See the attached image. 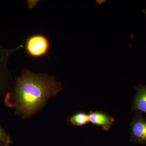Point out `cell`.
Wrapping results in <instances>:
<instances>
[{
	"label": "cell",
	"instance_id": "6da1fadb",
	"mask_svg": "<svg viewBox=\"0 0 146 146\" xmlns=\"http://www.w3.org/2000/svg\"><path fill=\"white\" fill-rule=\"evenodd\" d=\"M62 90L54 77L24 70L16 79L13 89L6 94L5 103L14 108L15 115L27 119L35 115L48 100Z\"/></svg>",
	"mask_w": 146,
	"mask_h": 146
},
{
	"label": "cell",
	"instance_id": "7a4b0ae2",
	"mask_svg": "<svg viewBox=\"0 0 146 146\" xmlns=\"http://www.w3.org/2000/svg\"><path fill=\"white\" fill-rule=\"evenodd\" d=\"M23 48V46L21 45L9 49L0 45V98L13 89L15 84L8 68L9 57L13 53Z\"/></svg>",
	"mask_w": 146,
	"mask_h": 146
},
{
	"label": "cell",
	"instance_id": "3957f363",
	"mask_svg": "<svg viewBox=\"0 0 146 146\" xmlns=\"http://www.w3.org/2000/svg\"><path fill=\"white\" fill-rule=\"evenodd\" d=\"M24 47L29 56L38 59L44 57L49 52L50 42L44 35L35 34L27 38Z\"/></svg>",
	"mask_w": 146,
	"mask_h": 146
},
{
	"label": "cell",
	"instance_id": "277c9868",
	"mask_svg": "<svg viewBox=\"0 0 146 146\" xmlns=\"http://www.w3.org/2000/svg\"><path fill=\"white\" fill-rule=\"evenodd\" d=\"M130 143L146 145V118L137 112L130 124Z\"/></svg>",
	"mask_w": 146,
	"mask_h": 146
},
{
	"label": "cell",
	"instance_id": "5b68a950",
	"mask_svg": "<svg viewBox=\"0 0 146 146\" xmlns=\"http://www.w3.org/2000/svg\"><path fill=\"white\" fill-rule=\"evenodd\" d=\"M89 122L101 127L104 130L108 131L115 122V119L102 111H91L88 114Z\"/></svg>",
	"mask_w": 146,
	"mask_h": 146
},
{
	"label": "cell",
	"instance_id": "8992f818",
	"mask_svg": "<svg viewBox=\"0 0 146 146\" xmlns=\"http://www.w3.org/2000/svg\"><path fill=\"white\" fill-rule=\"evenodd\" d=\"M136 94L132 105L133 112L146 114V85L140 84L136 87Z\"/></svg>",
	"mask_w": 146,
	"mask_h": 146
},
{
	"label": "cell",
	"instance_id": "52a82bcc",
	"mask_svg": "<svg viewBox=\"0 0 146 146\" xmlns=\"http://www.w3.org/2000/svg\"><path fill=\"white\" fill-rule=\"evenodd\" d=\"M68 122L74 126L85 125L89 123L88 115L83 112H77L69 118Z\"/></svg>",
	"mask_w": 146,
	"mask_h": 146
},
{
	"label": "cell",
	"instance_id": "ba28073f",
	"mask_svg": "<svg viewBox=\"0 0 146 146\" xmlns=\"http://www.w3.org/2000/svg\"><path fill=\"white\" fill-rule=\"evenodd\" d=\"M12 143L10 135L0 126V146H10Z\"/></svg>",
	"mask_w": 146,
	"mask_h": 146
},
{
	"label": "cell",
	"instance_id": "9c48e42d",
	"mask_svg": "<svg viewBox=\"0 0 146 146\" xmlns=\"http://www.w3.org/2000/svg\"><path fill=\"white\" fill-rule=\"evenodd\" d=\"M28 8L29 9L32 8L37 4V3L39 2L38 1H28Z\"/></svg>",
	"mask_w": 146,
	"mask_h": 146
},
{
	"label": "cell",
	"instance_id": "30bf717a",
	"mask_svg": "<svg viewBox=\"0 0 146 146\" xmlns=\"http://www.w3.org/2000/svg\"><path fill=\"white\" fill-rule=\"evenodd\" d=\"M105 1H103H103H100H100H97L96 2L98 4L100 5L102 3H104Z\"/></svg>",
	"mask_w": 146,
	"mask_h": 146
},
{
	"label": "cell",
	"instance_id": "8fae6325",
	"mask_svg": "<svg viewBox=\"0 0 146 146\" xmlns=\"http://www.w3.org/2000/svg\"><path fill=\"white\" fill-rule=\"evenodd\" d=\"M143 12L144 14H145L146 17V9H143Z\"/></svg>",
	"mask_w": 146,
	"mask_h": 146
}]
</instances>
